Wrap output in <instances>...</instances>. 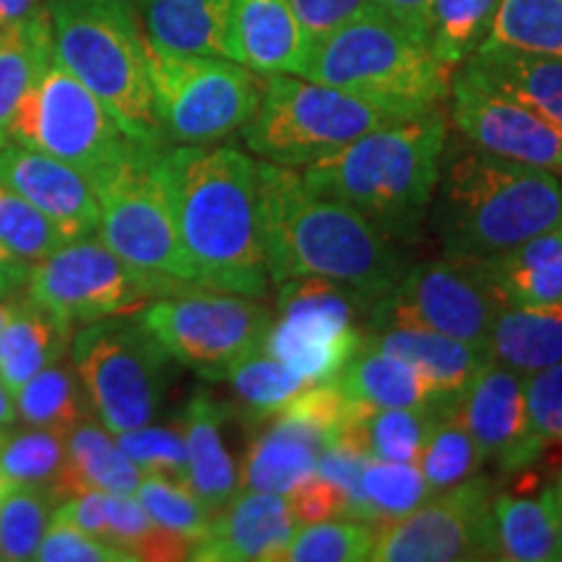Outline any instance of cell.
Listing matches in <instances>:
<instances>
[{
    "mask_svg": "<svg viewBox=\"0 0 562 562\" xmlns=\"http://www.w3.org/2000/svg\"><path fill=\"white\" fill-rule=\"evenodd\" d=\"M154 167L199 286L266 297L271 277L258 161L235 146L165 144L154 154Z\"/></svg>",
    "mask_w": 562,
    "mask_h": 562,
    "instance_id": "cell-1",
    "label": "cell"
},
{
    "mask_svg": "<svg viewBox=\"0 0 562 562\" xmlns=\"http://www.w3.org/2000/svg\"><path fill=\"white\" fill-rule=\"evenodd\" d=\"M271 284L328 279L381 300L406 271L398 245L347 203L307 191L294 167L258 161Z\"/></svg>",
    "mask_w": 562,
    "mask_h": 562,
    "instance_id": "cell-2",
    "label": "cell"
},
{
    "mask_svg": "<svg viewBox=\"0 0 562 562\" xmlns=\"http://www.w3.org/2000/svg\"><path fill=\"white\" fill-rule=\"evenodd\" d=\"M432 224L451 258H492L562 224L554 172L492 157L469 140L446 144L432 193Z\"/></svg>",
    "mask_w": 562,
    "mask_h": 562,
    "instance_id": "cell-3",
    "label": "cell"
},
{
    "mask_svg": "<svg viewBox=\"0 0 562 562\" xmlns=\"http://www.w3.org/2000/svg\"><path fill=\"white\" fill-rule=\"evenodd\" d=\"M448 123L442 112L364 133L331 157L313 161L302 182L360 211L393 243H417L440 178Z\"/></svg>",
    "mask_w": 562,
    "mask_h": 562,
    "instance_id": "cell-4",
    "label": "cell"
},
{
    "mask_svg": "<svg viewBox=\"0 0 562 562\" xmlns=\"http://www.w3.org/2000/svg\"><path fill=\"white\" fill-rule=\"evenodd\" d=\"M302 79L341 89L396 121L438 112L451 97L453 68L378 9L315 40Z\"/></svg>",
    "mask_w": 562,
    "mask_h": 562,
    "instance_id": "cell-5",
    "label": "cell"
},
{
    "mask_svg": "<svg viewBox=\"0 0 562 562\" xmlns=\"http://www.w3.org/2000/svg\"><path fill=\"white\" fill-rule=\"evenodd\" d=\"M45 9L55 60L100 97L125 136L170 144L154 112L149 42L131 0H45Z\"/></svg>",
    "mask_w": 562,
    "mask_h": 562,
    "instance_id": "cell-6",
    "label": "cell"
},
{
    "mask_svg": "<svg viewBox=\"0 0 562 562\" xmlns=\"http://www.w3.org/2000/svg\"><path fill=\"white\" fill-rule=\"evenodd\" d=\"M391 123L396 117L347 91L294 74H273L266 76L261 102L245 123L243 138L256 157L297 170Z\"/></svg>",
    "mask_w": 562,
    "mask_h": 562,
    "instance_id": "cell-7",
    "label": "cell"
},
{
    "mask_svg": "<svg viewBox=\"0 0 562 562\" xmlns=\"http://www.w3.org/2000/svg\"><path fill=\"white\" fill-rule=\"evenodd\" d=\"M68 355L91 412L112 435L136 430L157 417L172 357L138 311L83 323L74 331Z\"/></svg>",
    "mask_w": 562,
    "mask_h": 562,
    "instance_id": "cell-8",
    "label": "cell"
},
{
    "mask_svg": "<svg viewBox=\"0 0 562 562\" xmlns=\"http://www.w3.org/2000/svg\"><path fill=\"white\" fill-rule=\"evenodd\" d=\"M157 149L136 140L121 159L89 180L100 206L97 235L131 269L191 290L199 286V279L182 250L170 201L154 167Z\"/></svg>",
    "mask_w": 562,
    "mask_h": 562,
    "instance_id": "cell-9",
    "label": "cell"
},
{
    "mask_svg": "<svg viewBox=\"0 0 562 562\" xmlns=\"http://www.w3.org/2000/svg\"><path fill=\"white\" fill-rule=\"evenodd\" d=\"M154 112L170 144H216L245 128L263 81L243 63L214 55L161 53L149 45Z\"/></svg>",
    "mask_w": 562,
    "mask_h": 562,
    "instance_id": "cell-10",
    "label": "cell"
},
{
    "mask_svg": "<svg viewBox=\"0 0 562 562\" xmlns=\"http://www.w3.org/2000/svg\"><path fill=\"white\" fill-rule=\"evenodd\" d=\"M503 307L505 300L492 284L484 261L448 256L446 261L406 269L370 307L364 331H435L484 351L492 323Z\"/></svg>",
    "mask_w": 562,
    "mask_h": 562,
    "instance_id": "cell-11",
    "label": "cell"
},
{
    "mask_svg": "<svg viewBox=\"0 0 562 562\" xmlns=\"http://www.w3.org/2000/svg\"><path fill=\"white\" fill-rule=\"evenodd\" d=\"M11 138L79 170L91 180L117 161L136 140L125 136L110 110L55 60L21 100Z\"/></svg>",
    "mask_w": 562,
    "mask_h": 562,
    "instance_id": "cell-12",
    "label": "cell"
},
{
    "mask_svg": "<svg viewBox=\"0 0 562 562\" xmlns=\"http://www.w3.org/2000/svg\"><path fill=\"white\" fill-rule=\"evenodd\" d=\"M277 297L279 318L261 347L307 383L334 381L360 347V318L368 321L375 300L328 279H290Z\"/></svg>",
    "mask_w": 562,
    "mask_h": 562,
    "instance_id": "cell-13",
    "label": "cell"
},
{
    "mask_svg": "<svg viewBox=\"0 0 562 562\" xmlns=\"http://www.w3.org/2000/svg\"><path fill=\"white\" fill-rule=\"evenodd\" d=\"M138 315L175 362L206 381H224L232 364L263 341L273 321L261 302L206 286L151 300Z\"/></svg>",
    "mask_w": 562,
    "mask_h": 562,
    "instance_id": "cell-14",
    "label": "cell"
},
{
    "mask_svg": "<svg viewBox=\"0 0 562 562\" xmlns=\"http://www.w3.org/2000/svg\"><path fill=\"white\" fill-rule=\"evenodd\" d=\"M182 292L131 269L100 237L66 243L32 266L26 297L70 326L136 313L151 300Z\"/></svg>",
    "mask_w": 562,
    "mask_h": 562,
    "instance_id": "cell-15",
    "label": "cell"
},
{
    "mask_svg": "<svg viewBox=\"0 0 562 562\" xmlns=\"http://www.w3.org/2000/svg\"><path fill=\"white\" fill-rule=\"evenodd\" d=\"M497 484L490 476L435 492L417 510L375 526V562H456L487 560L490 508Z\"/></svg>",
    "mask_w": 562,
    "mask_h": 562,
    "instance_id": "cell-16",
    "label": "cell"
},
{
    "mask_svg": "<svg viewBox=\"0 0 562 562\" xmlns=\"http://www.w3.org/2000/svg\"><path fill=\"white\" fill-rule=\"evenodd\" d=\"M451 121L459 136L492 157L562 175V125L463 66L451 81Z\"/></svg>",
    "mask_w": 562,
    "mask_h": 562,
    "instance_id": "cell-17",
    "label": "cell"
},
{
    "mask_svg": "<svg viewBox=\"0 0 562 562\" xmlns=\"http://www.w3.org/2000/svg\"><path fill=\"white\" fill-rule=\"evenodd\" d=\"M456 409L484 461L503 474L529 472L544 453V442L531 430L521 372L487 360L463 389Z\"/></svg>",
    "mask_w": 562,
    "mask_h": 562,
    "instance_id": "cell-18",
    "label": "cell"
},
{
    "mask_svg": "<svg viewBox=\"0 0 562 562\" xmlns=\"http://www.w3.org/2000/svg\"><path fill=\"white\" fill-rule=\"evenodd\" d=\"M0 180L37 206L63 243H76L97 235L100 206L89 180L66 161L26 146H0Z\"/></svg>",
    "mask_w": 562,
    "mask_h": 562,
    "instance_id": "cell-19",
    "label": "cell"
},
{
    "mask_svg": "<svg viewBox=\"0 0 562 562\" xmlns=\"http://www.w3.org/2000/svg\"><path fill=\"white\" fill-rule=\"evenodd\" d=\"M290 497L279 492L240 490L211 516L209 531L193 547L199 562H273L297 529Z\"/></svg>",
    "mask_w": 562,
    "mask_h": 562,
    "instance_id": "cell-20",
    "label": "cell"
},
{
    "mask_svg": "<svg viewBox=\"0 0 562 562\" xmlns=\"http://www.w3.org/2000/svg\"><path fill=\"white\" fill-rule=\"evenodd\" d=\"M311 47L290 0H232V60L258 76H302Z\"/></svg>",
    "mask_w": 562,
    "mask_h": 562,
    "instance_id": "cell-21",
    "label": "cell"
},
{
    "mask_svg": "<svg viewBox=\"0 0 562 562\" xmlns=\"http://www.w3.org/2000/svg\"><path fill=\"white\" fill-rule=\"evenodd\" d=\"M459 404L438 398L417 406H368L355 402L347 422L328 446H344L378 461H417L435 422Z\"/></svg>",
    "mask_w": 562,
    "mask_h": 562,
    "instance_id": "cell-22",
    "label": "cell"
},
{
    "mask_svg": "<svg viewBox=\"0 0 562 562\" xmlns=\"http://www.w3.org/2000/svg\"><path fill=\"white\" fill-rule=\"evenodd\" d=\"M227 419V406L214 402L209 393H195L178 422L188 451L186 484L211 516L240 492V467L232 459L227 442H224V422Z\"/></svg>",
    "mask_w": 562,
    "mask_h": 562,
    "instance_id": "cell-23",
    "label": "cell"
},
{
    "mask_svg": "<svg viewBox=\"0 0 562 562\" xmlns=\"http://www.w3.org/2000/svg\"><path fill=\"white\" fill-rule=\"evenodd\" d=\"M250 432L252 438L240 467V490L290 495L315 474L318 453L326 448L321 432L281 412Z\"/></svg>",
    "mask_w": 562,
    "mask_h": 562,
    "instance_id": "cell-24",
    "label": "cell"
},
{
    "mask_svg": "<svg viewBox=\"0 0 562 562\" xmlns=\"http://www.w3.org/2000/svg\"><path fill=\"white\" fill-rule=\"evenodd\" d=\"M144 26L154 50L232 60V0H146Z\"/></svg>",
    "mask_w": 562,
    "mask_h": 562,
    "instance_id": "cell-25",
    "label": "cell"
},
{
    "mask_svg": "<svg viewBox=\"0 0 562 562\" xmlns=\"http://www.w3.org/2000/svg\"><path fill=\"white\" fill-rule=\"evenodd\" d=\"M68 459L50 495L63 503L81 492L100 490L108 495H133L140 482V469L133 463L100 419H83L66 435Z\"/></svg>",
    "mask_w": 562,
    "mask_h": 562,
    "instance_id": "cell-26",
    "label": "cell"
},
{
    "mask_svg": "<svg viewBox=\"0 0 562 562\" xmlns=\"http://www.w3.org/2000/svg\"><path fill=\"white\" fill-rule=\"evenodd\" d=\"M9 302L11 315L0 334V381L16 393L47 364L66 360L74 326L26 294Z\"/></svg>",
    "mask_w": 562,
    "mask_h": 562,
    "instance_id": "cell-27",
    "label": "cell"
},
{
    "mask_svg": "<svg viewBox=\"0 0 562 562\" xmlns=\"http://www.w3.org/2000/svg\"><path fill=\"white\" fill-rule=\"evenodd\" d=\"M463 66L513 100L562 125V58L513 50L484 40Z\"/></svg>",
    "mask_w": 562,
    "mask_h": 562,
    "instance_id": "cell-28",
    "label": "cell"
},
{
    "mask_svg": "<svg viewBox=\"0 0 562 562\" xmlns=\"http://www.w3.org/2000/svg\"><path fill=\"white\" fill-rule=\"evenodd\" d=\"M334 381L351 402L368 406H417L451 398L442 396L430 378L422 375L404 357L378 347L368 331Z\"/></svg>",
    "mask_w": 562,
    "mask_h": 562,
    "instance_id": "cell-29",
    "label": "cell"
},
{
    "mask_svg": "<svg viewBox=\"0 0 562 562\" xmlns=\"http://www.w3.org/2000/svg\"><path fill=\"white\" fill-rule=\"evenodd\" d=\"M482 261L505 305H562V224Z\"/></svg>",
    "mask_w": 562,
    "mask_h": 562,
    "instance_id": "cell-30",
    "label": "cell"
},
{
    "mask_svg": "<svg viewBox=\"0 0 562 562\" xmlns=\"http://www.w3.org/2000/svg\"><path fill=\"white\" fill-rule=\"evenodd\" d=\"M560 547L562 539L547 490L539 497L495 492L490 508L487 560L547 562L558 560Z\"/></svg>",
    "mask_w": 562,
    "mask_h": 562,
    "instance_id": "cell-31",
    "label": "cell"
},
{
    "mask_svg": "<svg viewBox=\"0 0 562 562\" xmlns=\"http://www.w3.org/2000/svg\"><path fill=\"white\" fill-rule=\"evenodd\" d=\"M492 362L531 375L562 360V305H505L484 347Z\"/></svg>",
    "mask_w": 562,
    "mask_h": 562,
    "instance_id": "cell-32",
    "label": "cell"
},
{
    "mask_svg": "<svg viewBox=\"0 0 562 562\" xmlns=\"http://www.w3.org/2000/svg\"><path fill=\"white\" fill-rule=\"evenodd\" d=\"M53 63V30L47 9L0 26V146L11 140L21 100Z\"/></svg>",
    "mask_w": 562,
    "mask_h": 562,
    "instance_id": "cell-33",
    "label": "cell"
},
{
    "mask_svg": "<svg viewBox=\"0 0 562 562\" xmlns=\"http://www.w3.org/2000/svg\"><path fill=\"white\" fill-rule=\"evenodd\" d=\"M370 336L378 347L412 362L422 375L430 378L442 396L451 398H459L469 381L476 375V370L487 362V355L482 349L446 334L389 328V331H375Z\"/></svg>",
    "mask_w": 562,
    "mask_h": 562,
    "instance_id": "cell-34",
    "label": "cell"
},
{
    "mask_svg": "<svg viewBox=\"0 0 562 562\" xmlns=\"http://www.w3.org/2000/svg\"><path fill=\"white\" fill-rule=\"evenodd\" d=\"M232 391V417L243 422L245 430L263 425L273 414H279L302 389H307L305 378L279 362L261 344L237 360L224 375Z\"/></svg>",
    "mask_w": 562,
    "mask_h": 562,
    "instance_id": "cell-35",
    "label": "cell"
},
{
    "mask_svg": "<svg viewBox=\"0 0 562 562\" xmlns=\"http://www.w3.org/2000/svg\"><path fill=\"white\" fill-rule=\"evenodd\" d=\"M16 402V419L34 430H50L68 435L83 419L94 417L87 391L76 375L74 364L58 360L32 375L13 393Z\"/></svg>",
    "mask_w": 562,
    "mask_h": 562,
    "instance_id": "cell-36",
    "label": "cell"
},
{
    "mask_svg": "<svg viewBox=\"0 0 562 562\" xmlns=\"http://www.w3.org/2000/svg\"><path fill=\"white\" fill-rule=\"evenodd\" d=\"M432 495L417 461L368 459L360 476V521L372 526L396 521Z\"/></svg>",
    "mask_w": 562,
    "mask_h": 562,
    "instance_id": "cell-37",
    "label": "cell"
},
{
    "mask_svg": "<svg viewBox=\"0 0 562 562\" xmlns=\"http://www.w3.org/2000/svg\"><path fill=\"white\" fill-rule=\"evenodd\" d=\"M108 542L131 562L191 560L193 544L178 533L161 529L136 495H108Z\"/></svg>",
    "mask_w": 562,
    "mask_h": 562,
    "instance_id": "cell-38",
    "label": "cell"
},
{
    "mask_svg": "<svg viewBox=\"0 0 562 562\" xmlns=\"http://www.w3.org/2000/svg\"><path fill=\"white\" fill-rule=\"evenodd\" d=\"M484 40L562 58V0H501Z\"/></svg>",
    "mask_w": 562,
    "mask_h": 562,
    "instance_id": "cell-39",
    "label": "cell"
},
{
    "mask_svg": "<svg viewBox=\"0 0 562 562\" xmlns=\"http://www.w3.org/2000/svg\"><path fill=\"white\" fill-rule=\"evenodd\" d=\"M456 406L435 422L430 438L425 440L417 459V467L432 492L451 490L456 484L472 480L474 474H480L484 463L480 446L467 430Z\"/></svg>",
    "mask_w": 562,
    "mask_h": 562,
    "instance_id": "cell-40",
    "label": "cell"
},
{
    "mask_svg": "<svg viewBox=\"0 0 562 562\" xmlns=\"http://www.w3.org/2000/svg\"><path fill=\"white\" fill-rule=\"evenodd\" d=\"M378 529L360 518L302 524L294 529L279 562H360L370 560Z\"/></svg>",
    "mask_w": 562,
    "mask_h": 562,
    "instance_id": "cell-41",
    "label": "cell"
},
{
    "mask_svg": "<svg viewBox=\"0 0 562 562\" xmlns=\"http://www.w3.org/2000/svg\"><path fill=\"white\" fill-rule=\"evenodd\" d=\"M501 0H432L430 50L459 68L487 37Z\"/></svg>",
    "mask_w": 562,
    "mask_h": 562,
    "instance_id": "cell-42",
    "label": "cell"
},
{
    "mask_svg": "<svg viewBox=\"0 0 562 562\" xmlns=\"http://www.w3.org/2000/svg\"><path fill=\"white\" fill-rule=\"evenodd\" d=\"M58 501L45 487L13 484L0 501V562L34 560Z\"/></svg>",
    "mask_w": 562,
    "mask_h": 562,
    "instance_id": "cell-43",
    "label": "cell"
},
{
    "mask_svg": "<svg viewBox=\"0 0 562 562\" xmlns=\"http://www.w3.org/2000/svg\"><path fill=\"white\" fill-rule=\"evenodd\" d=\"M66 435L50 430L19 432L0 442V474L11 484L50 490L66 467Z\"/></svg>",
    "mask_w": 562,
    "mask_h": 562,
    "instance_id": "cell-44",
    "label": "cell"
},
{
    "mask_svg": "<svg viewBox=\"0 0 562 562\" xmlns=\"http://www.w3.org/2000/svg\"><path fill=\"white\" fill-rule=\"evenodd\" d=\"M133 495L161 529L178 533L193 547L209 531L211 513L203 508V503L193 495L186 482L159 474H140V482Z\"/></svg>",
    "mask_w": 562,
    "mask_h": 562,
    "instance_id": "cell-45",
    "label": "cell"
},
{
    "mask_svg": "<svg viewBox=\"0 0 562 562\" xmlns=\"http://www.w3.org/2000/svg\"><path fill=\"white\" fill-rule=\"evenodd\" d=\"M0 245L34 266L66 243L37 206L0 180Z\"/></svg>",
    "mask_w": 562,
    "mask_h": 562,
    "instance_id": "cell-46",
    "label": "cell"
},
{
    "mask_svg": "<svg viewBox=\"0 0 562 562\" xmlns=\"http://www.w3.org/2000/svg\"><path fill=\"white\" fill-rule=\"evenodd\" d=\"M115 438L125 456L140 469V474H159L186 482L188 451L178 427H157L149 422V425L121 432Z\"/></svg>",
    "mask_w": 562,
    "mask_h": 562,
    "instance_id": "cell-47",
    "label": "cell"
},
{
    "mask_svg": "<svg viewBox=\"0 0 562 562\" xmlns=\"http://www.w3.org/2000/svg\"><path fill=\"white\" fill-rule=\"evenodd\" d=\"M524 393L533 435L544 448L562 446V360L524 375Z\"/></svg>",
    "mask_w": 562,
    "mask_h": 562,
    "instance_id": "cell-48",
    "label": "cell"
},
{
    "mask_svg": "<svg viewBox=\"0 0 562 562\" xmlns=\"http://www.w3.org/2000/svg\"><path fill=\"white\" fill-rule=\"evenodd\" d=\"M351 398L339 389L336 381L326 383H313L307 389H302L290 404L281 409L286 417L302 422V425L313 427L315 432H321L326 438V446L336 438V432L341 430V425L347 422L351 412Z\"/></svg>",
    "mask_w": 562,
    "mask_h": 562,
    "instance_id": "cell-49",
    "label": "cell"
},
{
    "mask_svg": "<svg viewBox=\"0 0 562 562\" xmlns=\"http://www.w3.org/2000/svg\"><path fill=\"white\" fill-rule=\"evenodd\" d=\"M37 562H131L115 544L76 529L60 518H50L45 537L34 552Z\"/></svg>",
    "mask_w": 562,
    "mask_h": 562,
    "instance_id": "cell-50",
    "label": "cell"
},
{
    "mask_svg": "<svg viewBox=\"0 0 562 562\" xmlns=\"http://www.w3.org/2000/svg\"><path fill=\"white\" fill-rule=\"evenodd\" d=\"M286 497H290L294 518H297L300 526L331 521V518H351V501L347 492L318 472L307 476Z\"/></svg>",
    "mask_w": 562,
    "mask_h": 562,
    "instance_id": "cell-51",
    "label": "cell"
},
{
    "mask_svg": "<svg viewBox=\"0 0 562 562\" xmlns=\"http://www.w3.org/2000/svg\"><path fill=\"white\" fill-rule=\"evenodd\" d=\"M290 3L311 42L326 37L347 21L375 9L372 0H290Z\"/></svg>",
    "mask_w": 562,
    "mask_h": 562,
    "instance_id": "cell-52",
    "label": "cell"
},
{
    "mask_svg": "<svg viewBox=\"0 0 562 562\" xmlns=\"http://www.w3.org/2000/svg\"><path fill=\"white\" fill-rule=\"evenodd\" d=\"M55 518L108 542V492L89 490L55 505Z\"/></svg>",
    "mask_w": 562,
    "mask_h": 562,
    "instance_id": "cell-53",
    "label": "cell"
},
{
    "mask_svg": "<svg viewBox=\"0 0 562 562\" xmlns=\"http://www.w3.org/2000/svg\"><path fill=\"white\" fill-rule=\"evenodd\" d=\"M385 16H391L398 26H404L412 37L430 45L432 26V0H372Z\"/></svg>",
    "mask_w": 562,
    "mask_h": 562,
    "instance_id": "cell-54",
    "label": "cell"
},
{
    "mask_svg": "<svg viewBox=\"0 0 562 562\" xmlns=\"http://www.w3.org/2000/svg\"><path fill=\"white\" fill-rule=\"evenodd\" d=\"M32 266L24 263L21 258L13 256L11 250H5L0 245V300H13L19 294H24L26 281H30Z\"/></svg>",
    "mask_w": 562,
    "mask_h": 562,
    "instance_id": "cell-55",
    "label": "cell"
},
{
    "mask_svg": "<svg viewBox=\"0 0 562 562\" xmlns=\"http://www.w3.org/2000/svg\"><path fill=\"white\" fill-rule=\"evenodd\" d=\"M42 5H45V0H0V26L32 16Z\"/></svg>",
    "mask_w": 562,
    "mask_h": 562,
    "instance_id": "cell-56",
    "label": "cell"
},
{
    "mask_svg": "<svg viewBox=\"0 0 562 562\" xmlns=\"http://www.w3.org/2000/svg\"><path fill=\"white\" fill-rule=\"evenodd\" d=\"M16 422V402H13V391L0 381V430H9Z\"/></svg>",
    "mask_w": 562,
    "mask_h": 562,
    "instance_id": "cell-57",
    "label": "cell"
},
{
    "mask_svg": "<svg viewBox=\"0 0 562 562\" xmlns=\"http://www.w3.org/2000/svg\"><path fill=\"white\" fill-rule=\"evenodd\" d=\"M547 497H550L554 524H558V531H560V539H562V474L550 484V487H547Z\"/></svg>",
    "mask_w": 562,
    "mask_h": 562,
    "instance_id": "cell-58",
    "label": "cell"
},
{
    "mask_svg": "<svg viewBox=\"0 0 562 562\" xmlns=\"http://www.w3.org/2000/svg\"><path fill=\"white\" fill-rule=\"evenodd\" d=\"M9 315H11V302L0 300V334H3L5 323H9Z\"/></svg>",
    "mask_w": 562,
    "mask_h": 562,
    "instance_id": "cell-59",
    "label": "cell"
},
{
    "mask_svg": "<svg viewBox=\"0 0 562 562\" xmlns=\"http://www.w3.org/2000/svg\"><path fill=\"white\" fill-rule=\"evenodd\" d=\"M11 487H13V484H11L9 480H5L3 474H0V501H3V497H5V492H9Z\"/></svg>",
    "mask_w": 562,
    "mask_h": 562,
    "instance_id": "cell-60",
    "label": "cell"
},
{
    "mask_svg": "<svg viewBox=\"0 0 562 562\" xmlns=\"http://www.w3.org/2000/svg\"><path fill=\"white\" fill-rule=\"evenodd\" d=\"M5 440V432L3 430H0V442H3Z\"/></svg>",
    "mask_w": 562,
    "mask_h": 562,
    "instance_id": "cell-61",
    "label": "cell"
},
{
    "mask_svg": "<svg viewBox=\"0 0 562 562\" xmlns=\"http://www.w3.org/2000/svg\"><path fill=\"white\" fill-rule=\"evenodd\" d=\"M558 560L562 562V547H560V552H558Z\"/></svg>",
    "mask_w": 562,
    "mask_h": 562,
    "instance_id": "cell-62",
    "label": "cell"
}]
</instances>
